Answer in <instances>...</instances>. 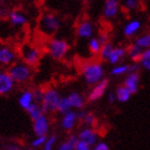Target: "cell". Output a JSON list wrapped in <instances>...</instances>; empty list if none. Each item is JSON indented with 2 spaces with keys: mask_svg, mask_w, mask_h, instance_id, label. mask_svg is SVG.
Segmentation results:
<instances>
[{
  "mask_svg": "<svg viewBox=\"0 0 150 150\" xmlns=\"http://www.w3.org/2000/svg\"><path fill=\"white\" fill-rule=\"evenodd\" d=\"M32 129L35 136H42V135H48L50 130V120L46 114L41 115L40 117L32 121Z\"/></svg>",
  "mask_w": 150,
  "mask_h": 150,
  "instance_id": "cell-11",
  "label": "cell"
},
{
  "mask_svg": "<svg viewBox=\"0 0 150 150\" xmlns=\"http://www.w3.org/2000/svg\"><path fill=\"white\" fill-rule=\"evenodd\" d=\"M90 150H94V149H90Z\"/></svg>",
  "mask_w": 150,
  "mask_h": 150,
  "instance_id": "cell-45",
  "label": "cell"
},
{
  "mask_svg": "<svg viewBox=\"0 0 150 150\" xmlns=\"http://www.w3.org/2000/svg\"><path fill=\"white\" fill-rule=\"evenodd\" d=\"M143 28V22L141 19L134 18L125 23L122 29V33L125 38H134L139 33Z\"/></svg>",
  "mask_w": 150,
  "mask_h": 150,
  "instance_id": "cell-16",
  "label": "cell"
},
{
  "mask_svg": "<svg viewBox=\"0 0 150 150\" xmlns=\"http://www.w3.org/2000/svg\"><path fill=\"white\" fill-rule=\"evenodd\" d=\"M114 93H115L116 100L118 101V102H120V103L128 102L132 97V94L130 93V91H129L123 85H119L118 87L116 88V90Z\"/></svg>",
  "mask_w": 150,
  "mask_h": 150,
  "instance_id": "cell-22",
  "label": "cell"
},
{
  "mask_svg": "<svg viewBox=\"0 0 150 150\" xmlns=\"http://www.w3.org/2000/svg\"><path fill=\"white\" fill-rule=\"evenodd\" d=\"M6 150H21L19 147L17 145H14V144H11V145H8L6 146Z\"/></svg>",
  "mask_w": 150,
  "mask_h": 150,
  "instance_id": "cell-41",
  "label": "cell"
},
{
  "mask_svg": "<svg viewBox=\"0 0 150 150\" xmlns=\"http://www.w3.org/2000/svg\"><path fill=\"white\" fill-rule=\"evenodd\" d=\"M98 39H99V41L101 42V44L103 45V44L107 43V42H110V35H108V33H106V32H102V33H100V35H98Z\"/></svg>",
  "mask_w": 150,
  "mask_h": 150,
  "instance_id": "cell-38",
  "label": "cell"
},
{
  "mask_svg": "<svg viewBox=\"0 0 150 150\" xmlns=\"http://www.w3.org/2000/svg\"><path fill=\"white\" fill-rule=\"evenodd\" d=\"M108 84H110L108 79L104 78L100 83L93 85L87 96V100L89 102H96V101L100 100L101 98H103L104 94L106 93L107 89H108Z\"/></svg>",
  "mask_w": 150,
  "mask_h": 150,
  "instance_id": "cell-9",
  "label": "cell"
},
{
  "mask_svg": "<svg viewBox=\"0 0 150 150\" xmlns=\"http://www.w3.org/2000/svg\"><path fill=\"white\" fill-rule=\"evenodd\" d=\"M33 103H35V100H33V92L31 89H24L19 92L18 104L23 110H26Z\"/></svg>",
  "mask_w": 150,
  "mask_h": 150,
  "instance_id": "cell-20",
  "label": "cell"
},
{
  "mask_svg": "<svg viewBox=\"0 0 150 150\" xmlns=\"http://www.w3.org/2000/svg\"><path fill=\"white\" fill-rule=\"evenodd\" d=\"M45 50L53 59L62 60L69 53L70 45L64 39L53 37L45 44Z\"/></svg>",
  "mask_w": 150,
  "mask_h": 150,
  "instance_id": "cell-4",
  "label": "cell"
},
{
  "mask_svg": "<svg viewBox=\"0 0 150 150\" xmlns=\"http://www.w3.org/2000/svg\"><path fill=\"white\" fill-rule=\"evenodd\" d=\"M60 98H61V96L56 88L48 87L46 89H44L43 99L40 103L43 114L48 115V114L57 112V106H58V103L60 101Z\"/></svg>",
  "mask_w": 150,
  "mask_h": 150,
  "instance_id": "cell-5",
  "label": "cell"
},
{
  "mask_svg": "<svg viewBox=\"0 0 150 150\" xmlns=\"http://www.w3.org/2000/svg\"><path fill=\"white\" fill-rule=\"evenodd\" d=\"M11 10L8 8V6H6L4 4H3L1 8H0V19H6L8 18V16H9V13Z\"/></svg>",
  "mask_w": 150,
  "mask_h": 150,
  "instance_id": "cell-37",
  "label": "cell"
},
{
  "mask_svg": "<svg viewBox=\"0 0 150 150\" xmlns=\"http://www.w3.org/2000/svg\"><path fill=\"white\" fill-rule=\"evenodd\" d=\"M77 137L78 141L84 142V143H86V144L89 145L91 147V146H94V145L97 144L98 133L92 128H87L86 127V128L81 129V131H79Z\"/></svg>",
  "mask_w": 150,
  "mask_h": 150,
  "instance_id": "cell-18",
  "label": "cell"
},
{
  "mask_svg": "<svg viewBox=\"0 0 150 150\" xmlns=\"http://www.w3.org/2000/svg\"><path fill=\"white\" fill-rule=\"evenodd\" d=\"M70 110H72V106L70 104L68 97H61L59 103H58V106H57V112H59L60 115H64Z\"/></svg>",
  "mask_w": 150,
  "mask_h": 150,
  "instance_id": "cell-29",
  "label": "cell"
},
{
  "mask_svg": "<svg viewBox=\"0 0 150 150\" xmlns=\"http://www.w3.org/2000/svg\"><path fill=\"white\" fill-rule=\"evenodd\" d=\"M16 84L10 76L8 70H0V96H6L11 93Z\"/></svg>",
  "mask_w": 150,
  "mask_h": 150,
  "instance_id": "cell-12",
  "label": "cell"
},
{
  "mask_svg": "<svg viewBox=\"0 0 150 150\" xmlns=\"http://www.w3.org/2000/svg\"><path fill=\"white\" fill-rule=\"evenodd\" d=\"M19 53L15 47L8 43H0V67H11L18 61Z\"/></svg>",
  "mask_w": 150,
  "mask_h": 150,
  "instance_id": "cell-7",
  "label": "cell"
},
{
  "mask_svg": "<svg viewBox=\"0 0 150 150\" xmlns=\"http://www.w3.org/2000/svg\"><path fill=\"white\" fill-rule=\"evenodd\" d=\"M107 101H108V103L110 104H114L116 102V97H115V93L112 92V91H110V92H108V94H107Z\"/></svg>",
  "mask_w": 150,
  "mask_h": 150,
  "instance_id": "cell-40",
  "label": "cell"
},
{
  "mask_svg": "<svg viewBox=\"0 0 150 150\" xmlns=\"http://www.w3.org/2000/svg\"><path fill=\"white\" fill-rule=\"evenodd\" d=\"M81 122H83L87 128H92V127L96 125V122H97V118H96V116H94L92 112H86L84 118L81 119Z\"/></svg>",
  "mask_w": 150,
  "mask_h": 150,
  "instance_id": "cell-33",
  "label": "cell"
},
{
  "mask_svg": "<svg viewBox=\"0 0 150 150\" xmlns=\"http://www.w3.org/2000/svg\"><path fill=\"white\" fill-rule=\"evenodd\" d=\"M27 150H39V149H35V148H32V147H30L29 149H27Z\"/></svg>",
  "mask_w": 150,
  "mask_h": 150,
  "instance_id": "cell-43",
  "label": "cell"
},
{
  "mask_svg": "<svg viewBox=\"0 0 150 150\" xmlns=\"http://www.w3.org/2000/svg\"><path fill=\"white\" fill-rule=\"evenodd\" d=\"M120 9H121L120 0H105L103 4V10H102L103 17L107 21L116 18L120 12Z\"/></svg>",
  "mask_w": 150,
  "mask_h": 150,
  "instance_id": "cell-10",
  "label": "cell"
},
{
  "mask_svg": "<svg viewBox=\"0 0 150 150\" xmlns=\"http://www.w3.org/2000/svg\"><path fill=\"white\" fill-rule=\"evenodd\" d=\"M57 141H58V137L56 134L47 135V138L44 143L43 147H42V150H54L57 144Z\"/></svg>",
  "mask_w": 150,
  "mask_h": 150,
  "instance_id": "cell-31",
  "label": "cell"
},
{
  "mask_svg": "<svg viewBox=\"0 0 150 150\" xmlns=\"http://www.w3.org/2000/svg\"><path fill=\"white\" fill-rule=\"evenodd\" d=\"M77 116H76V112L75 110H70L67 114L62 115L61 121H60V125L61 128L67 132L72 131L75 128V125L77 123Z\"/></svg>",
  "mask_w": 150,
  "mask_h": 150,
  "instance_id": "cell-19",
  "label": "cell"
},
{
  "mask_svg": "<svg viewBox=\"0 0 150 150\" xmlns=\"http://www.w3.org/2000/svg\"><path fill=\"white\" fill-rule=\"evenodd\" d=\"M8 22L13 28H22L27 25L28 23V17L25 13L21 10H11L8 16Z\"/></svg>",
  "mask_w": 150,
  "mask_h": 150,
  "instance_id": "cell-13",
  "label": "cell"
},
{
  "mask_svg": "<svg viewBox=\"0 0 150 150\" xmlns=\"http://www.w3.org/2000/svg\"><path fill=\"white\" fill-rule=\"evenodd\" d=\"M77 142H78L77 135L71 134L69 137L67 138L66 141L62 142V143H61V144L58 146L57 150H73Z\"/></svg>",
  "mask_w": 150,
  "mask_h": 150,
  "instance_id": "cell-25",
  "label": "cell"
},
{
  "mask_svg": "<svg viewBox=\"0 0 150 150\" xmlns=\"http://www.w3.org/2000/svg\"><path fill=\"white\" fill-rule=\"evenodd\" d=\"M3 6V0H0V8Z\"/></svg>",
  "mask_w": 150,
  "mask_h": 150,
  "instance_id": "cell-42",
  "label": "cell"
},
{
  "mask_svg": "<svg viewBox=\"0 0 150 150\" xmlns=\"http://www.w3.org/2000/svg\"><path fill=\"white\" fill-rule=\"evenodd\" d=\"M90 146L89 145H87L86 143H84V142L81 141H78L77 143H76V145H75V147L73 150H90Z\"/></svg>",
  "mask_w": 150,
  "mask_h": 150,
  "instance_id": "cell-36",
  "label": "cell"
},
{
  "mask_svg": "<svg viewBox=\"0 0 150 150\" xmlns=\"http://www.w3.org/2000/svg\"><path fill=\"white\" fill-rule=\"evenodd\" d=\"M81 72L86 84L91 87L105 78L104 77L105 71H104L103 64L98 61L85 62L81 68Z\"/></svg>",
  "mask_w": 150,
  "mask_h": 150,
  "instance_id": "cell-1",
  "label": "cell"
},
{
  "mask_svg": "<svg viewBox=\"0 0 150 150\" xmlns=\"http://www.w3.org/2000/svg\"><path fill=\"white\" fill-rule=\"evenodd\" d=\"M33 92V100H35V103L40 104L42 102V99H43L44 96V89L43 88H35L32 90Z\"/></svg>",
  "mask_w": 150,
  "mask_h": 150,
  "instance_id": "cell-35",
  "label": "cell"
},
{
  "mask_svg": "<svg viewBox=\"0 0 150 150\" xmlns=\"http://www.w3.org/2000/svg\"><path fill=\"white\" fill-rule=\"evenodd\" d=\"M138 70H139L138 63L133 62L132 64L119 63V64L112 66V68L110 69V75L115 76V77H119V76H125L131 72H138Z\"/></svg>",
  "mask_w": 150,
  "mask_h": 150,
  "instance_id": "cell-14",
  "label": "cell"
},
{
  "mask_svg": "<svg viewBox=\"0 0 150 150\" xmlns=\"http://www.w3.org/2000/svg\"><path fill=\"white\" fill-rule=\"evenodd\" d=\"M10 76L12 77L16 85H25L31 81L32 76H33V69L32 67L28 66L27 63L24 61H16L13 63L12 66L9 67L8 69Z\"/></svg>",
  "mask_w": 150,
  "mask_h": 150,
  "instance_id": "cell-3",
  "label": "cell"
},
{
  "mask_svg": "<svg viewBox=\"0 0 150 150\" xmlns=\"http://www.w3.org/2000/svg\"><path fill=\"white\" fill-rule=\"evenodd\" d=\"M47 135H42V136H35L33 139L31 141V147L35 148V149H39V148L43 147L44 143L46 141Z\"/></svg>",
  "mask_w": 150,
  "mask_h": 150,
  "instance_id": "cell-34",
  "label": "cell"
},
{
  "mask_svg": "<svg viewBox=\"0 0 150 150\" xmlns=\"http://www.w3.org/2000/svg\"><path fill=\"white\" fill-rule=\"evenodd\" d=\"M112 48H114V45H112L110 42H107V43L103 44L102 47H101L100 54H99V56H100L101 59L106 61V59L108 58V56H110V54Z\"/></svg>",
  "mask_w": 150,
  "mask_h": 150,
  "instance_id": "cell-32",
  "label": "cell"
},
{
  "mask_svg": "<svg viewBox=\"0 0 150 150\" xmlns=\"http://www.w3.org/2000/svg\"><path fill=\"white\" fill-rule=\"evenodd\" d=\"M96 33V26L90 19H81L76 26V35L79 39L89 40L90 38L94 37Z\"/></svg>",
  "mask_w": 150,
  "mask_h": 150,
  "instance_id": "cell-8",
  "label": "cell"
},
{
  "mask_svg": "<svg viewBox=\"0 0 150 150\" xmlns=\"http://www.w3.org/2000/svg\"><path fill=\"white\" fill-rule=\"evenodd\" d=\"M19 56L22 58V61L27 63L30 67H35L39 64L41 60V56H42V52L38 46L33 45V44L26 43L21 47V50L18 52Z\"/></svg>",
  "mask_w": 150,
  "mask_h": 150,
  "instance_id": "cell-6",
  "label": "cell"
},
{
  "mask_svg": "<svg viewBox=\"0 0 150 150\" xmlns=\"http://www.w3.org/2000/svg\"><path fill=\"white\" fill-rule=\"evenodd\" d=\"M102 47V44L97 37H92L88 40V50L91 55H99Z\"/></svg>",
  "mask_w": 150,
  "mask_h": 150,
  "instance_id": "cell-26",
  "label": "cell"
},
{
  "mask_svg": "<svg viewBox=\"0 0 150 150\" xmlns=\"http://www.w3.org/2000/svg\"><path fill=\"white\" fill-rule=\"evenodd\" d=\"M127 57V47L119 45V46H114V48L110 52V56L106 59V61L110 66H116L122 62V60Z\"/></svg>",
  "mask_w": 150,
  "mask_h": 150,
  "instance_id": "cell-17",
  "label": "cell"
},
{
  "mask_svg": "<svg viewBox=\"0 0 150 150\" xmlns=\"http://www.w3.org/2000/svg\"><path fill=\"white\" fill-rule=\"evenodd\" d=\"M26 112H27V114L29 115V117H30V119H31L32 121L39 118L41 115H43V112H42V108H41L40 104H37V103L31 104V105L26 110Z\"/></svg>",
  "mask_w": 150,
  "mask_h": 150,
  "instance_id": "cell-30",
  "label": "cell"
},
{
  "mask_svg": "<svg viewBox=\"0 0 150 150\" xmlns=\"http://www.w3.org/2000/svg\"><path fill=\"white\" fill-rule=\"evenodd\" d=\"M134 44L141 50H149L150 48V32H146L135 38Z\"/></svg>",
  "mask_w": 150,
  "mask_h": 150,
  "instance_id": "cell-23",
  "label": "cell"
},
{
  "mask_svg": "<svg viewBox=\"0 0 150 150\" xmlns=\"http://www.w3.org/2000/svg\"><path fill=\"white\" fill-rule=\"evenodd\" d=\"M86 1H89V2H91V1H93V0H86Z\"/></svg>",
  "mask_w": 150,
  "mask_h": 150,
  "instance_id": "cell-44",
  "label": "cell"
},
{
  "mask_svg": "<svg viewBox=\"0 0 150 150\" xmlns=\"http://www.w3.org/2000/svg\"><path fill=\"white\" fill-rule=\"evenodd\" d=\"M122 85L130 91L131 94L137 93L139 90V85H141V76L138 72H131L125 75Z\"/></svg>",
  "mask_w": 150,
  "mask_h": 150,
  "instance_id": "cell-15",
  "label": "cell"
},
{
  "mask_svg": "<svg viewBox=\"0 0 150 150\" xmlns=\"http://www.w3.org/2000/svg\"><path fill=\"white\" fill-rule=\"evenodd\" d=\"M142 53H143V50H141L138 46H136L134 43L127 48V56L129 57V59L131 61H133L135 63L138 62V60H139V58L142 56Z\"/></svg>",
  "mask_w": 150,
  "mask_h": 150,
  "instance_id": "cell-24",
  "label": "cell"
},
{
  "mask_svg": "<svg viewBox=\"0 0 150 150\" xmlns=\"http://www.w3.org/2000/svg\"><path fill=\"white\" fill-rule=\"evenodd\" d=\"M137 63L139 68L146 70V71H150V48L149 50H143L142 56Z\"/></svg>",
  "mask_w": 150,
  "mask_h": 150,
  "instance_id": "cell-28",
  "label": "cell"
},
{
  "mask_svg": "<svg viewBox=\"0 0 150 150\" xmlns=\"http://www.w3.org/2000/svg\"><path fill=\"white\" fill-rule=\"evenodd\" d=\"M61 27V19L54 12H45L39 19V30L45 37L53 38L59 31Z\"/></svg>",
  "mask_w": 150,
  "mask_h": 150,
  "instance_id": "cell-2",
  "label": "cell"
},
{
  "mask_svg": "<svg viewBox=\"0 0 150 150\" xmlns=\"http://www.w3.org/2000/svg\"><path fill=\"white\" fill-rule=\"evenodd\" d=\"M94 150H110V147H108V145L103 143V142H100V143H97V144L94 145Z\"/></svg>",
  "mask_w": 150,
  "mask_h": 150,
  "instance_id": "cell-39",
  "label": "cell"
},
{
  "mask_svg": "<svg viewBox=\"0 0 150 150\" xmlns=\"http://www.w3.org/2000/svg\"><path fill=\"white\" fill-rule=\"evenodd\" d=\"M120 3L121 8H123L127 12H135L141 6L139 0H120Z\"/></svg>",
  "mask_w": 150,
  "mask_h": 150,
  "instance_id": "cell-27",
  "label": "cell"
},
{
  "mask_svg": "<svg viewBox=\"0 0 150 150\" xmlns=\"http://www.w3.org/2000/svg\"><path fill=\"white\" fill-rule=\"evenodd\" d=\"M68 99L70 101V104L72 106V110H83L86 104V98L81 93L77 92V91H72L71 93L68 96Z\"/></svg>",
  "mask_w": 150,
  "mask_h": 150,
  "instance_id": "cell-21",
  "label": "cell"
}]
</instances>
